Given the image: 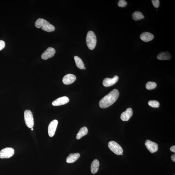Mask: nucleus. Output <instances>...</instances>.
Returning a JSON list of instances; mask_svg holds the SVG:
<instances>
[{"label": "nucleus", "mask_w": 175, "mask_h": 175, "mask_svg": "<svg viewBox=\"0 0 175 175\" xmlns=\"http://www.w3.org/2000/svg\"><path fill=\"white\" fill-rule=\"evenodd\" d=\"M15 153V150L12 148H6L3 149L0 151V158L8 159L10 158Z\"/></svg>", "instance_id": "423d86ee"}, {"label": "nucleus", "mask_w": 175, "mask_h": 175, "mask_svg": "<svg viewBox=\"0 0 175 175\" xmlns=\"http://www.w3.org/2000/svg\"><path fill=\"white\" fill-rule=\"evenodd\" d=\"M31 130H32V131H33V128H32Z\"/></svg>", "instance_id": "c85d7f7f"}, {"label": "nucleus", "mask_w": 175, "mask_h": 175, "mask_svg": "<svg viewBox=\"0 0 175 175\" xmlns=\"http://www.w3.org/2000/svg\"><path fill=\"white\" fill-rule=\"evenodd\" d=\"M5 46V42L2 40H0V51L3 49Z\"/></svg>", "instance_id": "393cba45"}, {"label": "nucleus", "mask_w": 175, "mask_h": 175, "mask_svg": "<svg viewBox=\"0 0 175 175\" xmlns=\"http://www.w3.org/2000/svg\"></svg>", "instance_id": "c756f323"}, {"label": "nucleus", "mask_w": 175, "mask_h": 175, "mask_svg": "<svg viewBox=\"0 0 175 175\" xmlns=\"http://www.w3.org/2000/svg\"><path fill=\"white\" fill-rule=\"evenodd\" d=\"M127 3L125 0H120L118 2V5L120 7H124L127 5Z\"/></svg>", "instance_id": "5701e85b"}, {"label": "nucleus", "mask_w": 175, "mask_h": 175, "mask_svg": "<svg viewBox=\"0 0 175 175\" xmlns=\"http://www.w3.org/2000/svg\"><path fill=\"white\" fill-rule=\"evenodd\" d=\"M86 43L88 48L93 50L96 45L97 39L95 33L91 30H90L87 33L86 39Z\"/></svg>", "instance_id": "7ed1b4c3"}, {"label": "nucleus", "mask_w": 175, "mask_h": 175, "mask_svg": "<svg viewBox=\"0 0 175 175\" xmlns=\"http://www.w3.org/2000/svg\"><path fill=\"white\" fill-rule=\"evenodd\" d=\"M35 25L36 28H41L42 30L48 32H52L55 30V27L54 26L43 19H38Z\"/></svg>", "instance_id": "f03ea898"}, {"label": "nucleus", "mask_w": 175, "mask_h": 175, "mask_svg": "<svg viewBox=\"0 0 175 175\" xmlns=\"http://www.w3.org/2000/svg\"><path fill=\"white\" fill-rule=\"evenodd\" d=\"M148 104L151 107L153 108H158L160 105L159 103L155 100H151L149 101Z\"/></svg>", "instance_id": "4be33fe9"}, {"label": "nucleus", "mask_w": 175, "mask_h": 175, "mask_svg": "<svg viewBox=\"0 0 175 175\" xmlns=\"http://www.w3.org/2000/svg\"><path fill=\"white\" fill-rule=\"evenodd\" d=\"M145 145L148 150L151 153L157 152L158 150V144L149 140L146 141Z\"/></svg>", "instance_id": "0eeeda50"}, {"label": "nucleus", "mask_w": 175, "mask_h": 175, "mask_svg": "<svg viewBox=\"0 0 175 175\" xmlns=\"http://www.w3.org/2000/svg\"><path fill=\"white\" fill-rule=\"evenodd\" d=\"M152 1L154 6L156 8L159 7L160 5V1L159 0H152Z\"/></svg>", "instance_id": "b1692460"}, {"label": "nucleus", "mask_w": 175, "mask_h": 175, "mask_svg": "<svg viewBox=\"0 0 175 175\" xmlns=\"http://www.w3.org/2000/svg\"><path fill=\"white\" fill-rule=\"evenodd\" d=\"M157 84L154 82H148L146 86V89L148 90H151L154 89L157 87Z\"/></svg>", "instance_id": "412c9836"}, {"label": "nucleus", "mask_w": 175, "mask_h": 175, "mask_svg": "<svg viewBox=\"0 0 175 175\" xmlns=\"http://www.w3.org/2000/svg\"><path fill=\"white\" fill-rule=\"evenodd\" d=\"M108 146L111 150L117 155H121L123 151L121 146L115 141H110L108 144Z\"/></svg>", "instance_id": "20e7f679"}, {"label": "nucleus", "mask_w": 175, "mask_h": 175, "mask_svg": "<svg viewBox=\"0 0 175 175\" xmlns=\"http://www.w3.org/2000/svg\"><path fill=\"white\" fill-rule=\"evenodd\" d=\"M132 16L133 20L136 21L141 20L144 18L143 14L141 12L138 11L135 12L132 14Z\"/></svg>", "instance_id": "aec40b11"}, {"label": "nucleus", "mask_w": 175, "mask_h": 175, "mask_svg": "<svg viewBox=\"0 0 175 175\" xmlns=\"http://www.w3.org/2000/svg\"><path fill=\"white\" fill-rule=\"evenodd\" d=\"M140 37L142 41L147 42L152 40L154 38V36L151 33L145 32L142 33L140 35Z\"/></svg>", "instance_id": "4468645a"}, {"label": "nucleus", "mask_w": 175, "mask_h": 175, "mask_svg": "<svg viewBox=\"0 0 175 175\" xmlns=\"http://www.w3.org/2000/svg\"><path fill=\"white\" fill-rule=\"evenodd\" d=\"M70 101L67 97L63 96L57 99L52 103V105L54 106H58L64 105Z\"/></svg>", "instance_id": "f8f14e48"}, {"label": "nucleus", "mask_w": 175, "mask_h": 175, "mask_svg": "<svg viewBox=\"0 0 175 175\" xmlns=\"http://www.w3.org/2000/svg\"><path fill=\"white\" fill-rule=\"evenodd\" d=\"M58 123L57 120H54L49 124L48 127V133L50 137H53L55 135Z\"/></svg>", "instance_id": "1a4fd4ad"}, {"label": "nucleus", "mask_w": 175, "mask_h": 175, "mask_svg": "<svg viewBox=\"0 0 175 175\" xmlns=\"http://www.w3.org/2000/svg\"><path fill=\"white\" fill-rule=\"evenodd\" d=\"M80 156L79 153H71L68 156L66 159V162L68 163H72L76 161Z\"/></svg>", "instance_id": "2eb2a0df"}, {"label": "nucleus", "mask_w": 175, "mask_h": 175, "mask_svg": "<svg viewBox=\"0 0 175 175\" xmlns=\"http://www.w3.org/2000/svg\"><path fill=\"white\" fill-rule=\"evenodd\" d=\"M133 114V110L132 108H128L126 111L121 113V119L123 121H128L131 119Z\"/></svg>", "instance_id": "9b49d317"}, {"label": "nucleus", "mask_w": 175, "mask_h": 175, "mask_svg": "<svg viewBox=\"0 0 175 175\" xmlns=\"http://www.w3.org/2000/svg\"><path fill=\"white\" fill-rule=\"evenodd\" d=\"M119 77L117 75L115 76L113 78H106L103 80V84L104 86L107 87L112 86L117 82Z\"/></svg>", "instance_id": "9d476101"}, {"label": "nucleus", "mask_w": 175, "mask_h": 175, "mask_svg": "<svg viewBox=\"0 0 175 175\" xmlns=\"http://www.w3.org/2000/svg\"><path fill=\"white\" fill-rule=\"evenodd\" d=\"M119 93L117 89H115L101 99L99 105L101 108H107L114 103L119 98Z\"/></svg>", "instance_id": "f257e3e1"}, {"label": "nucleus", "mask_w": 175, "mask_h": 175, "mask_svg": "<svg viewBox=\"0 0 175 175\" xmlns=\"http://www.w3.org/2000/svg\"><path fill=\"white\" fill-rule=\"evenodd\" d=\"M86 68L84 67V69H84V70H86Z\"/></svg>", "instance_id": "cd10ccee"}, {"label": "nucleus", "mask_w": 175, "mask_h": 175, "mask_svg": "<svg viewBox=\"0 0 175 175\" xmlns=\"http://www.w3.org/2000/svg\"><path fill=\"white\" fill-rule=\"evenodd\" d=\"M88 133V129L86 127L81 128L77 135L76 139L79 140Z\"/></svg>", "instance_id": "a211bd4d"}, {"label": "nucleus", "mask_w": 175, "mask_h": 175, "mask_svg": "<svg viewBox=\"0 0 175 175\" xmlns=\"http://www.w3.org/2000/svg\"><path fill=\"white\" fill-rule=\"evenodd\" d=\"M170 150L172 152H175V146L174 145L171 146L170 148Z\"/></svg>", "instance_id": "a878e982"}, {"label": "nucleus", "mask_w": 175, "mask_h": 175, "mask_svg": "<svg viewBox=\"0 0 175 175\" xmlns=\"http://www.w3.org/2000/svg\"><path fill=\"white\" fill-rule=\"evenodd\" d=\"M157 58L160 60H168L171 59V55L169 52H163L158 54Z\"/></svg>", "instance_id": "dca6fc26"}, {"label": "nucleus", "mask_w": 175, "mask_h": 175, "mask_svg": "<svg viewBox=\"0 0 175 175\" xmlns=\"http://www.w3.org/2000/svg\"><path fill=\"white\" fill-rule=\"evenodd\" d=\"M76 77L74 75L69 74L66 75L63 78L62 82L65 85H69L74 82Z\"/></svg>", "instance_id": "ddd939ff"}, {"label": "nucleus", "mask_w": 175, "mask_h": 175, "mask_svg": "<svg viewBox=\"0 0 175 175\" xmlns=\"http://www.w3.org/2000/svg\"><path fill=\"white\" fill-rule=\"evenodd\" d=\"M171 159L172 161L174 162H175V154H174L172 155L171 156Z\"/></svg>", "instance_id": "bb28decb"}, {"label": "nucleus", "mask_w": 175, "mask_h": 175, "mask_svg": "<svg viewBox=\"0 0 175 175\" xmlns=\"http://www.w3.org/2000/svg\"><path fill=\"white\" fill-rule=\"evenodd\" d=\"M25 120V124L29 128H32L34 125V119L31 111L26 110L24 113Z\"/></svg>", "instance_id": "39448f33"}, {"label": "nucleus", "mask_w": 175, "mask_h": 175, "mask_svg": "<svg viewBox=\"0 0 175 175\" xmlns=\"http://www.w3.org/2000/svg\"><path fill=\"white\" fill-rule=\"evenodd\" d=\"M55 49L50 47L47 48L46 50L42 54L41 58L44 60H47L53 57L56 53Z\"/></svg>", "instance_id": "6e6552de"}, {"label": "nucleus", "mask_w": 175, "mask_h": 175, "mask_svg": "<svg viewBox=\"0 0 175 175\" xmlns=\"http://www.w3.org/2000/svg\"><path fill=\"white\" fill-rule=\"evenodd\" d=\"M74 59L77 67L80 69H83L85 65L82 59L77 56H75Z\"/></svg>", "instance_id": "6ab92c4d"}, {"label": "nucleus", "mask_w": 175, "mask_h": 175, "mask_svg": "<svg viewBox=\"0 0 175 175\" xmlns=\"http://www.w3.org/2000/svg\"><path fill=\"white\" fill-rule=\"evenodd\" d=\"M99 162L98 160H94L91 165V172L92 174H95L98 172L99 168Z\"/></svg>", "instance_id": "f3484780"}]
</instances>
